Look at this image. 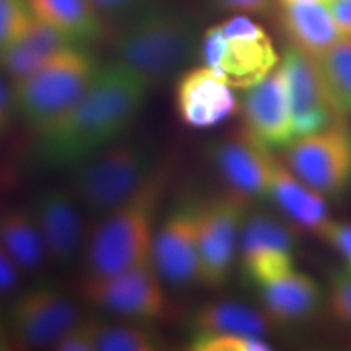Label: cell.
I'll list each match as a JSON object with an SVG mask.
<instances>
[{
  "label": "cell",
  "instance_id": "obj_13",
  "mask_svg": "<svg viewBox=\"0 0 351 351\" xmlns=\"http://www.w3.org/2000/svg\"><path fill=\"white\" fill-rule=\"evenodd\" d=\"M32 212L43 234L47 257L67 265L85 245V210L70 186L44 189Z\"/></svg>",
  "mask_w": 351,
  "mask_h": 351
},
{
  "label": "cell",
  "instance_id": "obj_19",
  "mask_svg": "<svg viewBox=\"0 0 351 351\" xmlns=\"http://www.w3.org/2000/svg\"><path fill=\"white\" fill-rule=\"evenodd\" d=\"M269 197L298 226L322 236L330 223L327 205L319 192L301 182L287 166L276 160Z\"/></svg>",
  "mask_w": 351,
  "mask_h": 351
},
{
  "label": "cell",
  "instance_id": "obj_21",
  "mask_svg": "<svg viewBox=\"0 0 351 351\" xmlns=\"http://www.w3.org/2000/svg\"><path fill=\"white\" fill-rule=\"evenodd\" d=\"M261 298L265 313L271 320L293 322L304 319L320 304V287L311 276L291 274L263 285Z\"/></svg>",
  "mask_w": 351,
  "mask_h": 351
},
{
  "label": "cell",
  "instance_id": "obj_23",
  "mask_svg": "<svg viewBox=\"0 0 351 351\" xmlns=\"http://www.w3.org/2000/svg\"><path fill=\"white\" fill-rule=\"evenodd\" d=\"M267 313L236 301H217L202 306L194 317L195 333H239L262 337L270 328Z\"/></svg>",
  "mask_w": 351,
  "mask_h": 351
},
{
  "label": "cell",
  "instance_id": "obj_3",
  "mask_svg": "<svg viewBox=\"0 0 351 351\" xmlns=\"http://www.w3.org/2000/svg\"><path fill=\"white\" fill-rule=\"evenodd\" d=\"M194 44L195 26L191 16L173 7H152L121 29L116 54L117 60L153 86L186 64Z\"/></svg>",
  "mask_w": 351,
  "mask_h": 351
},
{
  "label": "cell",
  "instance_id": "obj_5",
  "mask_svg": "<svg viewBox=\"0 0 351 351\" xmlns=\"http://www.w3.org/2000/svg\"><path fill=\"white\" fill-rule=\"evenodd\" d=\"M153 166L143 143L119 138L75 166L70 189L85 213L103 218L142 186Z\"/></svg>",
  "mask_w": 351,
  "mask_h": 351
},
{
  "label": "cell",
  "instance_id": "obj_24",
  "mask_svg": "<svg viewBox=\"0 0 351 351\" xmlns=\"http://www.w3.org/2000/svg\"><path fill=\"white\" fill-rule=\"evenodd\" d=\"M315 62L333 108L340 116L351 114V38L341 36Z\"/></svg>",
  "mask_w": 351,
  "mask_h": 351
},
{
  "label": "cell",
  "instance_id": "obj_26",
  "mask_svg": "<svg viewBox=\"0 0 351 351\" xmlns=\"http://www.w3.org/2000/svg\"><path fill=\"white\" fill-rule=\"evenodd\" d=\"M158 345L155 333L135 324H98L96 351H155Z\"/></svg>",
  "mask_w": 351,
  "mask_h": 351
},
{
  "label": "cell",
  "instance_id": "obj_35",
  "mask_svg": "<svg viewBox=\"0 0 351 351\" xmlns=\"http://www.w3.org/2000/svg\"><path fill=\"white\" fill-rule=\"evenodd\" d=\"M327 3L341 36L351 38V0H330Z\"/></svg>",
  "mask_w": 351,
  "mask_h": 351
},
{
  "label": "cell",
  "instance_id": "obj_14",
  "mask_svg": "<svg viewBox=\"0 0 351 351\" xmlns=\"http://www.w3.org/2000/svg\"><path fill=\"white\" fill-rule=\"evenodd\" d=\"M282 67L288 77L296 138L339 122L340 114L333 108L314 57L289 47L283 56Z\"/></svg>",
  "mask_w": 351,
  "mask_h": 351
},
{
  "label": "cell",
  "instance_id": "obj_16",
  "mask_svg": "<svg viewBox=\"0 0 351 351\" xmlns=\"http://www.w3.org/2000/svg\"><path fill=\"white\" fill-rule=\"evenodd\" d=\"M174 99L181 121L194 129L221 124L238 111L232 86L207 65L187 70L179 77Z\"/></svg>",
  "mask_w": 351,
  "mask_h": 351
},
{
  "label": "cell",
  "instance_id": "obj_15",
  "mask_svg": "<svg viewBox=\"0 0 351 351\" xmlns=\"http://www.w3.org/2000/svg\"><path fill=\"white\" fill-rule=\"evenodd\" d=\"M210 153L231 192L244 199L269 197L276 160L245 129L215 143Z\"/></svg>",
  "mask_w": 351,
  "mask_h": 351
},
{
  "label": "cell",
  "instance_id": "obj_36",
  "mask_svg": "<svg viewBox=\"0 0 351 351\" xmlns=\"http://www.w3.org/2000/svg\"><path fill=\"white\" fill-rule=\"evenodd\" d=\"M12 109H15V106H13L12 85H8L5 75L0 72V132L7 127Z\"/></svg>",
  "mask_w": 351,
  "mask_h": 351
},
{
  "label": "cell",
  "instance_id": "obj_30",
  "mask_svg": "<svg viewBox=\"0 0 351 351\" xmlns=\"http://www.w3.org/2000/svg\"><path fill=\"white\" fill-rule=\"evenodd\" d=\"M99 320L80 319L52 345L57 351H96V332Z\"/></svg>",
  "mask_w": 351,
  "mask_h": 351
},
{
  "label": "cell",
  "instance_id": "obj_9",
  "mask_svg": "<svg viewBox=\"0 0 351 351\" xmlns=\"http://www.w3.org/2000/svg\"><path fill=\"white\" fill-rule=\"evenodd\" d=\"M245 200L234 192L199 207V283L218 288L230 275L244 225Z\"/></svg>",
  "mask_w": 351,
  "mask_h": 351
},
{
  "label": "cell",
  "instance_id": "obj_34",
  "mask_svg": "<svg viewBox=\"0 0 351 351\" xmlns=\"http://www.w3.org/2000/svg\"><path fill=\"white\" fill-rule=\"evenodd\" d=\"M322 238L335 245L351 263V225H341V223H328Z\"/></svg>",
  "mask_w": 351,
  "mask_h": 351
},
{
  "label": "cell",
  "instance_id": "obj_27",
  "mask_svg": "<svg viewBox=\"0 0 351 351\" xmlns=\"http://www.w3.org/2000/svg\"><path fill=\"white\" fill-rule=\"evenodd\" d=\"M243 267L252 282H256L258 287H263L295 271V258H293V251L275 249V251H265L251 258H245L243 261Z\"/></svg>",
  "mask_w": 351,
  "mask_h": 351
},
{
  "label": "cell",
  "instance_id": "obj_28",
  "mask_svg": "<svg viewBox=\"0 0 351 351\" xmlns=\"http://www.w3.org/2000/svg\"><path fill=\"white\" fill-rule=\"evenodd\" d=\"M262 337L239 333H194L191 350L194 351H267L270 350Z\"/></svg>",
  "mask_w": 351,
  "mask_h": 351
},
{
  "label": "cell",
  "instance_id": "obj_6",
  "mask_svg": "<svg viewBox=\"0 0 351 351\" xmlns=\"http://www.w3.org/2000/svg\"><path fill=\"white\" fill-rule=\"evenodd\" d=\"M202 59L232 88H251L278 65L265 29L245 15L212 26L202 38Z\"/></svg>",
  "mask_w": 351,
  "mask_h": 351
},
{
  "label": "cell",
  "instance_id": "obj_4",
  "mask_svg": "<svg viewBox=\"0 0 351 351\" xmlns=\"http://www.w3.org/2000/svg\"><path fill=\"white\" fill-rule=\"evenodd\" d=\"M98 69L83 44L65 47L29 75L12 82L13 106L26 124L39 132L82 98Z\"/></svg>",
  "mask_w": 351,
  "mask_h": 351
},
{
  "label": "cell",
  "instance_id": "obj_1",
  "mask_svg": "<svg viewBox=\"0 0 351 351\" xmlns=\"http://www.w3.org/2000/svg\"><path fill=\"white\" fill-rule=\"evenodd\" d=\"M150 90V83L121 60L99 65L82 98L36 132L43 158L57 166L80 165L130 129Z\"/></svg>",
  "mask_w": 351,
  "mask_h": 351
},
{
  "label": "cell",
  "instance_id": "obj_2",
  "mask_svg": "<svg viewBox=\"0 0 351 351\" xmlns=\"http://www.w3.org/2000/svg\"><path fill=\"white\" fill-rule=\"evenodd\" d=\"M174 174V161L153 166L142 186L99 218L85 245L83 276H111L153 261L156 218Z\"/></svg>",
  "mask_w": 351,
  "mask_h": 351
},
{
  "label": "cell",
  "instance_id": "obj_22",
  "mask_svg": "<svg viewBox=\"0 0 351 351\" xmlns=\"http://www.w3.org/2000/svg\"><path fill=\"white\" fill-rule=\"evenodd\" d=\"M0 241L25 271L43 267L47 252L32 208H7L0 212Z\"/></svg>",
  "mask_w": 351,
  "mask_h": 351
},
{
  "label": "cell",
  "instance_id": "obj_18",
  "mask_svg": "<svg viewBox=\"0 0 351 351\" xmlns=\"http://www.w3.org/2000/svg\"><path fill=\"white\" fill-rule=\"evenodd\" d=\"M73 44L77 43L33 16L32 23L19 38L0 47V72L12 82H16Z\"/></svg>",
  "mask_w": 351,
  "mask_h": 351
},
{
  "label": "cell",
  "instance_id": "obj_38",
  "mask_svg": "<svg viewBox=\"0 0 351 351\" xmlns=\"http://www.w3.org/2000/svg\"><path fill=\"white\" fill-rule=\"evenodd\" d=\"M296 2H330V0H278L280 5H287V3H296Z\"/></svg>",
  "mask_w": 351,
  "mask_h": 351
},
{
  "label": "cell",
  "instance_id": "obj_32",
  "mask_svg": "<svg viewBox=\"0 0 351 351\" xmlns=\"http://www.w3.org/2000/svg\"><path fill=\"white\" fill-rule=\"evenodd\" d=\"M20 267L8 254L5 245L0 241V295L10 293L19 285Z\"/></svg>",
  "mask_w": 351,
  "mask_h": 351
},
{
  "label": "cell",
  "instance_id": "obj_7",
  "mask_svg": "<svg viewBox=\"0 0 351 351\" xmlns=\"http://www.w3.org/2000/svg\"><path fill=\"white\" fill-rule=\"evenodd\" d=\"M285 166L320 195L343 194L351 186V130L339 121L295 138L285 148Z\"/></svg>",
  "mask_w": 351,
  "mask_h": 351
},
{
  "label": "cell",
  "instance_id": "obj_37",
  "mask_svg": "<svg viewBox=\"0 0 351 351\" xmlns=\"http://www.w3.org/2000/svg\"><path fill=\"white\" fill-rule=\"evenodd\" d=\"M95 7L98 8L101 13H114L125 10L127 7L132 5L135 0H91Z\"/></svg>",
  "mask_w": 351,
  "mask_h": 351
},
{
  "label": "cell",
  "instance_id": "obj_11",
  "mask_svg": "<svg viewBox=\"0 0 351 351\" xmlns=\"http://www.w3.org/2000/svg\"><path fill=\"white\" fill-rule=\"evenodd\" d=\"M245 132L270 148H287L296 138L288 77L282 64L247 88L243 99Z\"/></svg>",
  "mask_w": 351,
  "mask_h": 351
},
{
  "label": "cell",
  "instance_id": "obj_12",
  "mask_svg": "<svg viewBox=\"0 0 351 351\" xmlns=\"http://www.w3.org/2000/svg\"><path fill=\"white\" fill-rule=\"evenodd\" d=\"M153 265L173 287L199 283V207L176 208L166 217L155 234Z\"/></svg>",
  "mask_w": 351,
  "mask_h": 351
},
{
  "label": "cell",
  "instance_id": "obj_25",
  "mask_svg": "<svg viewBox=\"0 0 351 351\" xmlns=\"http://www.w3.org/2000/svg\"><path fill=\"white\" fill-rule=\"evenodd\" d=\"M296 236L287 225L269 215L256 213L244 221L241 230V261L265 251H293Z\"/></svg>",
  "mask_w": 351,
  "mask_h": 351
},
{
  "label": "cell",
  "instance_id": "obj_17",
  "mask_svg": "<svg viewBox=\"0 0 351 351\" xmlns=\"http://www.w3.org/2000/svg\"><path fill=\"white\" fill-rule=\"evenodd\" d=\"M278 23L291 47L314 59L341 38L328 3L324 2L280 5Z\"/></svg>",
  "mask_w": 351,
  "mask_h": 351
},
{
  "label": "cell",
  "instance_id": "obj_33",
  "mask_svg": "<svg viewBox=\"0 0 351 351\" xmlns=\"http://www.w3.org/2000/svg\"><path fill=\"white\" fill-rule=\"evenodd\" d=\"M221 10L238 12L241 15H265L271 10V0H212Z\"/></svg>",
  "mask_w": 351,
  "mask_h": 351
},
{
  "label": "cell",
  "instance_id": "obj_31",
  "mask_svg": "<svg viewBox=\"0 0 351 351\" xmlns=\"http://www.w3.org/2000/svg\"><path fill=\"white\" fill-rule=\"evenodd\" d=\"M330 304L337 317L351 326V276L337 275L332 282Z\"/></svg>",
  "mask_w": 351,
  "mask_h": 351
},
{
  "label": "cell",
  "instance_id": "obj_20",
  "mask_svg": "<svg viewBox=\"0 0 351 351\" xmlns=\"http://www.w3.org/2000/svg\"><path fill=\"white\" fill-rule=\"evenodd\" d=\"M33 16L52 26L77 44H86L103 34L101 12L91 0H26Z\"/></svg>",
  "mask_w": 351,
  "mask_h": 351
},
{
  "label": "cell",
  "instance_id": "obj_29",
  "mask_svg": "<svg viewBox=\"0 0 351 351\" xmlns=\"http://www.w3.org/2000/svg\"><path fill=\"white\" fill-rule=\"evenodd\" d=\"M32 20L33 13L26 0H0V47L19 38Z\"/></svg>",
  "mask_w": 351,
  "mask_h": 351
},
{
  "label": "cell",
  "instance_id": "obj_10",
  "mask_svg": "<svg viewBox=\"0 0 351 351\" xmlns=\"http://www.w3.org/2000/svg\"><path fill=\"white\" fill-rule=\"evenodd\" d=\"M82 319L75 302L59 289L38 287L21 293L10 311L12 335L20 346L43 348L56 343Z\"/></svg>",
  "mask_w": 351,
  "mask_h": 351
},
{
  "label": "cell",
  "instance_id": "obj_8",
  "mask_svg": "<svg viewBox=\"0 0 351 351\" xmlns=\"http://www.w3.org/2000/svg\"><path fill=\"white\" fill-rule=\"evenodd\" d=\"M165 280L153 261L111 276H82L78 293L88 304L138 320H155L168 314Z\"/></svg>",
  "mask_w": 351,
  "mask_h": 351
}]
</instances>
